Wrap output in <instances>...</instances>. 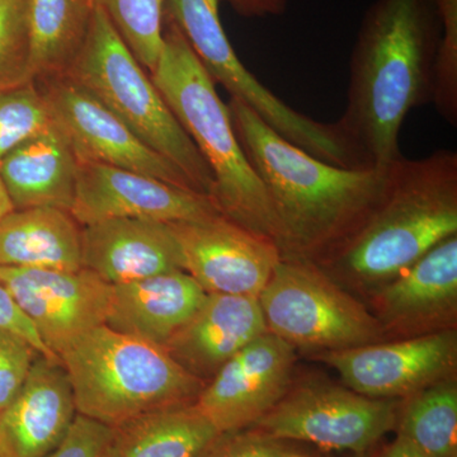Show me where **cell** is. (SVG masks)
Instances as JSON below:
<instances>
[{
    "instance_id": "6da1fadb",
    "label": "cell",
    "mask_w": 457,
    "mask_h": 457,
    "mask_svg": "<svg viewBox=\"0 0 457 457\" xmlns=\"http://www.w3.org/2000/svg\"><path fill=\"white\" fill-rule=\"evenodd\" d=\"M441 25L433 0H375L351 54L347 104L338 121L369 170L402 158L399 135L432 102Z\"/></svg>"
},
{
    "instance_id": "7a4b0ae2",
    "label": "cell",
    "mask_w": 457,
    "mask_h": 457,
    "mask_svg": "<svg viewBox=\"0 0 457 457\" xmlns=\"http://www.w3.org/2000/svg\"><path fill=\"white\" fill-rule=\"evenodd\" d=\"M237 141L278 216L282 260L332 253L383 196L389 168L347 170L294 145L242 102L228 104Z\"/></svg>"
},
{
    "instance_id": "3957f363",
    "label": "cell",
    "mask_w": 457,
    "mask_h": 457,
    "mask_svg": "<svg viewBox=\"0 0 457 457\" xmlns=\"http://www.w3.org/2000/svg\"><path fill=\"white\" fill-rule=\"evenodd\" d=\"M456 234V153L402 156L368 218L324 260L359 281H392Z\"/></svg>"
},
{
    "instance_id": "277c9868",
    "label": "cell",
    "mask_w": 457,
    "mask_h": 457,
    "mask_svg": "<svg viewBox=\"0 0 457 457\" xmlns=\"http://www.w3.org/2000/svg\"><path fill=\"white\" fill-rule=\"evenodd\" d=\"M150 78L209 165L213 177L212 198L221 215L278 245V216L237 141L228 104L170 23L164 22L163 49Z\"/></svg>"
},
{
    "instance_id": "5b68a950",
    "label": "cell",
    "mask_w": 457,
    "mask_h": 457,
    "mask_svg": "<svg viewBox=\"0 0 457 457\" xmlns=\"http://www.w3.org/2000/svg\"><path fill=\"white\" fill-rule=\"evenodd\" d=\"M60 360L78 413L111 428L156 409L194 403L204 386L164 348L107 326L80 337Z\"/></svg>"
},
{
    "instance_id": "8992f818",
    "label": "cell",
    "mask_w": 457,
    "mask_h": 457,
    "mask_svg": "<svg viewBox=\"0 0 457 457\" xmlns=\"http://www.w3.org/2000/svg\"><path fill=\"white\" fill-rule=\"evenodd\" d=\"M65 75L95 96L147 146L179 168L198 194L212 197L209 165L102 9L95 8L86 44Z\"/></svg>"
},
{
    "instance_id": "52a82bcc",
    "label": "cell",
    "mask_w": 457,
    "mask_h": 457,
    "mask_svg": "<svg viewBox=\"0 0 457 457\" xmlns=\"http://www.w3.org/2000/svg\"><path fill=\"white\" fill-rule=\"evenodd\" d=\"M258 302L270 332L294 348L324 353L383 336L378 319L305 261H279Z\"/></svg>"
},
{
    "instance_id": "ba28073f",
    "label": "cell",
    "mask_w": 457,
    "mask_h": 457,
    "mask_svg": "<svg viewBox=\"0 0 457 457\" xmlns=\"http://www.w3.org/2000/svg\"><path fill=\"white\" fill-rule=\"evenodd\" d=\"M398 423L396 404L335 385L311 384L287 390L253 428L284 441L328 450L362 453Z\"/></svg>"
},
{
    "instance_id": "9c48e42d",
    "label": "cell",
    "mask_w": 457,
    "mask_h": 457,
    "mask_svg": "<svg viewBox=\"0 0 457 457\" xmlns=\"http://www.w3.org/2000/svg\"><path fill=\"white\" fill-rule=\"evenodd\" d=\"M35 82L44 95L51 119L68 137L78 161L139 171L177 187L196 191L179 168L147 146L73 79L59 75Z\"/></svg>"
},
{
    "instance_id": "30bf717a",
    "label": "cell",
    "mask_w": 457,
    "mask_h": 457,
    "mask_svg": "<svg viewBox=\"0 0 457 457\" xmlns=\"http://www.w3.org/2000/svg\"><path fill=\"white\" fill-rule=\"evenodd\" d=\"M0 284L31 321L47 350L59 359L80 337L106 324L112 285L92 270L0 266Z\"/></svg>"
},
{
    "instance_id": "8fae6325",
    "label": "cell",
    "mask_w": 457,
    "mask_h": 457,
    "mask_svg": "<svg viewBox=\"0 0 457 457\" xmlns=\"http://www.w3.org/2000/svg\"><path fill=\"white\" fill-rule=\"evenodd\" d=\"M71 215L82 227L110 219L163 222L221 215L212 198L139 171L79 162Z\"/></svg>"
},
{
    "instance_id": "7c38bea8",
    "label": "cell",
    "mask_w": 457,
    "mask_h": 457,
    "mask_svg": "<svg viewBox=\"0 0 457 457\" xmlns=\"http://www.w3.org/2000/svg\"><path fill=\"white\" fill-rule=\"evenodd\" d=\"M295 348L267 332L225 363L195 404L220 433L251 428L284 398Z\"/></svg>"
},
{
    "instance_id": "4fadbf2b",
    "label": "cell",
    "mask_w": 457,
    "mask_h": 457,
    "mask_svg": "<svg viewBox=\"0 0 457 457\" xmlns=\"http://www.w3.org/2000/svg\"><path fill=\"white\" fill-rule=\"evenodd\" d=\"M170 224L179 239L186 272L207 294L258 297L282 260L272 240L222 215Z\"/></svg>"
},
{
    "instance_id": "5bb4252c",
    "label": "cell",
    "mask_w": 457,
    "mask_h": 457,
    "mask_svg": "<svg viewBox=\"0 0 457 457\" xmlns=\"http://www.w3.org/2000/svg\"><path fill=\"white\" fill-rule=\"evenodd\" d=\"M455 332L429 335L348 350L324 352L321 360L341 375L351 390L375 399L413 395L445 380L455 369Z\"/></svg>"
},
{
    "instance_id": "9a60e30c",
    "label": "cell",
    "mask_w": 457,
    "mask_h": 457,
    "mask_svg": "<svg viewBox=\"0 0 457 457\" xmlns=\"http://www.w3.org/2000/svg\"><path fill=\"white\" fill-rule=\"evenodd\" d=\"M73 387L62 360L40 356L0 413V449L7 457H44L55 450L77 417Z\"/></svg>"
},
{
    "instance_id": "2e32d148",
    "label": "cell",
    "mask_w": 457,
    "mask_h": 457,
    "mask_svg": "<svg viewBox=\"0 0 457 457\" xmlns=\"http://www.w3.org/2000/svg\"><path fill=\"white\" fill-rule=\"evenodd\" d=\"M82 267L110 285L185 270L170 222L110 219L82 227Z\"/></svg>"
},
{
    "instance_id": "e0dca14e",
    "label": "cell",
    "mask_w": 457,
    "mask_h": 457,
    "mask_svg": "<svg viewBox=\"0 0 457 457\" xmlns=\"http://www.w3.org/2000/svg\"><path fill=\"white\" fill-rule=\"evenodd\" d=\"M267 332L258 297L207 294L194 317L163 348L180 368L204 383Z\"/></svg>"
},
{
    "instance_id": "ac0fdd59",
    "label": "cell",
    "mask_w": 457,
    "mask_h": 457,
    "mask_svg": "<svg viewBox=\"0 0 457 457\" xmlns=\"http://www.w3.org/2000/svg\"><path fill=\"white\" fill-rule=\"evenodd\" d=\"M206 295L186 270L113 285L104 326L163 348L194 317Z\"/></svg>"
},
{
    "instance_id": "d6986e66",
    "label": "cell",
    "mask_w": 457,
    "mask_h": 457,
    "mask_svg": "<svg viewBox=\"0 0 457 457\" xmlns=\"http://www.w3.org/2000/svg\"><path fill=\"white\" fill-rule=\"evenodd\" d=\"M457 236L447 237L378 294L381 326L429 329L456 315Z\"/></svg>"
},
{
    "instance_id": "ffe728a7",
    "label": "cell",
    "mask_w": 457,
    "mask_h": 457,
    "mask_svg": "<svg viewBox=\"0 0 457 457\" xmlns=\"http://www.w3.org/2000/svg\"><path fill=\"white\" fill-rule=\"evenodd\" d=\"M78 165L68 137L53 121L3 159L0 179L16 210L56 207L71 212Z\"/></svg>"
},
{
    "instance_id": "44dd1931",
    "label": "cell",
    "mask_w": 457,
    "mask_h": 457,
    "mask_svg": "<svg viewBox=\"0 0 457 457\" xmlns=\"http://www.w3.org/2000/svg\"><path fill=\"white\" fill-rule=\"evenodd\" d=\"M0 266L82 270V225L56 207L14 209L0 220Z\"/></svg>"
},
{
    "instance_id": "7402d4cb",
    "label": "cell",
    "mask_w": 457,
    "mask_h": 457,
    "mask_svg": "<svg viewBox=\"0 0 457 457\" xmlns=\"http://www.w3.org/2000/svg\"><path fill=\"white\" fill-rule=\"evenodd\" d=\"M111 429L106 457H197L220 435L195 402L156 409Z\"/></svg>"
},
{
    "instance_id": "603a6c76",
    "label": "cell",
    "mask_w": 457,
    "mask_h": 457,
    "mask_svg": "<svg viewBox=\"0 0 457 457\" xmlns=\"http://www.w3.org/2000/svg\"><path fill=\"white\" fill-rule=\"evenodd\" d=\"M95 8L92 0H29L33 80L68 73L86 44Z\"/></svg>"
},
{
    "instance_id": "cb8c5ba5",
    "label": "cell",
    "mask_w": 457,
    "mask_h": 457,
    "mask_svg": "<svg viewBox=\"0 0 457 457\" xmlns=\"http://www.w3.org/2000/svg\"><path fill=\"white\" fill-rule=\"evenodd\" d=\"M411 396L400 417L399 435L433 457L455 455L456 384L445 378Z\"/></svg>"
},
{
    "instance_id": "d4e9b609",
    "label": "cell",
    "mask_w": 457,
    "mask_h": 457,
    "mask_svg": "<svg viewBox=\"0 0 457 457\" xmlns=\"http://www.w3.org/2000/svg\"><path fill=\"white\" fill-rule=\"evenodd\" d=\"M112 23L120 37L146 73L152 74L163 49L162 0H92Z\"/></svg>"
},
{
    "instance_id": "484cf974",
    "label": "cell",
    "mask_w": 457,
    "mask_h": 457,
    "mask_svg": "<svg viewBox=\"0 0 457 457\" xmlns=\"http://www.w3.org/2000/svg\"><path fill=\"white\" fill-rule=\"evenodd\" d=\"M51 123L49 107L35 80L0 89V163Z\"/></svg>"
},
{
    "instance_id": "4316f807",
    "label": "cell",
    "mask_w": 457,
    "mask_h": 457,
    "mask_svg": "<svg viewBox=\"0 0 457 457\" xmlns=\"http://www.w3.org/2000/svg\"><path fill=\"white\" fill-rule=\"evenodd\" d=\"M32 80L29 0H0V89Z\"/></svg>"
},
{
    "instance_id": "83f0119b",
    "label": "cell",
    "mask_w": 457,
    "mask_h": 457,
    "mask_svg": "<svg viewBox=\"0 0 457 457\" xmlns=\"http://www.w3.org/2000/svg\"><path fill=\"white\" fill-rule=\"evenodd\" d=\"M441 25L432 104L442 119L457 126V0H433Z\"/></svg>"
},
{
    "instance_id": "f1b7e54d",
    "label": "cell",
    "mask_w": 457,
    "mask_h": 457,
    "mask_svg": "<svg viewBox=\"0 0 457 457\" xmlns=\"http://www.w3.org/2000/svg\"><path fill=\"white\" fill-rule=\"evenodd\" d=\"M197 457H311L260 429L220 433Z\"/></svg>"
},
{
    "instance_id": "f546056e",
    "label": "cell",
    "mask_w": 457,
    "mask_h": 457,
    "mask_svg": "<svg viewBox=\"0 0 457 457\" xmlns=\"http://www.w3.org/2000/svg\"><path fill=\"white\" fill-rule=\"evenodd\" d=\"M40 354L23 337L0 328V413L20 392Z\"/></svg>"
},
{
    "instance_id": "4dcf8cb0",
    "label": "cell",
    "mask_w": 457,
    "mask_h": 457,
    "mask_svg": "<svg viewBox=\"0 0 457 457\" xmlns=\"http://www.w3.org/2000/svg\"><path fill=\"white\" fill-rule=\"evenodd\" d=\"M111 427L78 413L62 444L44 457H106Z\"/></svg>"
},
{
    "instance_id": "1f68e13d",
    "label": "cell",
    "mask_w": 457,
    "mask_h": 457,
    "mask_svg": "<svg viewBox=\"0 0 457 457\" xmlns=\"http://www.w3.org/2000/svg\"><path fill=\"white\" fill-rule=\"evenodd\" d=\"M0 328L17 333L18 336L27 339L42 356L51 360H60L55 354L47 350L46 345L41 341L40 336L36 332L31 321L27 319L22 311L18 308L13 297L8 293L7 288L0 284Z\"/></svg>"
},
{
    "instance_id": "d6a6232c",
    "label": "cell",
    "mask_w": 457,
    "mask_h": 457,
    "mask_svg": "<svg viewBox=\"0 0 457 457\" xmlns=\"http://www.w3.org/2000/svg\"><path fill=\"white\" fill-rule=\"evenodd\" d=\"M239 16L264 18L281 16L287 9V0H222Z\"/></svg>"
},
{
    "instance_id": "836d02e7",
    "label": "cell",
    "mask_w": 457,
    "mask_h": 457,
    "mask_svg": "<svg viewBox=\"0 0 457 457\" xmlns=\"http://www.w3.org/2000/svg\"><path fill=\"white\" fill-rule=\"evenodd\" d=\"M384 457H433L420 450L413 442L407 440L403 436L398 435V438L394 441L389 450L385 453Z\"/></svg>"
},
{
    "instance_id": "e575fe53",
    "label": "cell",
    "mask_w": 457,
    "mask_h": 457,
    "mask_svg": "<svg viewBox=\"0 0 457 457\" xmlns=\"http://www.w3.org/2000/svg\"><path fill=\"white\" fill-rule=\"evenodd\" d=\"M14 206L12 204L11 198L8 196L7 189L3 185L2 179H0V220L8 215L9 212H13Z\"/></svg>"
},
{
    "instance_id": "d590c367",
    "label": "cell",
    "mask_w": 457,
    "mask_h": 457,
    "mask_svg": "<svg viewBox=\"0 0 457 457\" xmlns=\"http://www.w3.org/2000/svg\"><path fill=\"white\" fill-rule=\"evenodd\" d=\"M0 457H7L4 453H3V450L0 449Z\"/></svg>"
},
{
    "instance_id": "8d00e7d4",
    "label": "cell",
    "mask_w": 457,
    "mask_h": 457,
    "mask_svg": "<svg viewBox=\"0 0 457 457\" xmlns=\"http://www.w3.org/2000/svg\"><path fill=\"white\" fill-rule=\"evenodd\" d=\"M451 457H457V455H456V453H455V455H453V456H451Z\"/></svg>"
}]
</instances>
